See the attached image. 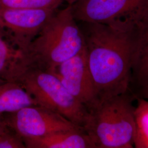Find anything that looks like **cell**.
Masks as SVG:
<instances>
[{"label":"cell","mask_w":148,"mask_h":148,"mask_svg":"<svg viewBox=\"0 0 148 148\" xmlns=\"http://www.w3.org/2000/svg\"><path fill=\"white\" fill-rule=\"evenodd\" d=\"M0 148H26L23 139L1 119Z\"/></svg>","instance_id":"cell-15"},{"label":"cell","mask_w":148,"mask_h":148,"mask_svg":"<svg viewBox=\"0 0 148 148\" xmlns=\"http://www.w3.org/2000/svg\"><path fill=\"white\" fill-rule=\"evenodd\" d=\"M142 93L144 97V98L148 99V85L143 87Z\"/></svg>","instance_id":"cell-16"},{"label":"cell","mask_w":148,"mask_h":148,"mask_svg":"<svg viewBox=\"0 0 148 148\" xmlns=\"http://www.w3.org/2000/svg\"><path fill=\"white\" fill-rule=\"evenodd\" d=\"M57 10H0V32L26 53L32 40Z\"/></svg>","instance_id":"cell-7"},{"label":"cell","mask_w":148,"mask_h":148,"mask_svg":"<svg viewBox=\"0 0 148 148\" xmlns=\"http://www.w3.org/2000/svg\"><path fill=\"white\" fill-rule=\"evenodd\" d=\"M64 0H0V10H57Z\"/></svg>","instance_id":"cell-14"},{"label":"cell","mask_w":148,"mask_h":148,"mask_svg":"<svg viewBox=\"0 0 148 148\" xmlns=\"http://www.w3.org/2000/svg\"><path fill=\"white\" fill-rule=\"evenodd\" d=\"M48 71L52 73L65 88L87 108L96 98L85 48L74 57Z\"/></svg>","instance_id":"cell-8"},{"label":"cell","mask_w":148,"mask_h":148,"mask_svg":"<svg viewBox=\"0 0 148 148\" xmlns=\"http://www.w3.org/2000/svg\"><path fill=\"white\" fill-rule=\"evenodd\" d=\"M27 148H94L95 144L84 128L53 133L23 140Z\"/></svg>","instance_id":"cell-10"},{"label":"cell","mask_w":148,"mask_h":148,"mask_svg":"<svg viewBox=\"0 0 148 148\" xmlns=\"http://www.w3.org/2000/svg\"><path fill=\"white\" fill-rule=\"evenodd\" d=\"M32 106L37 105L21 85L10 82L0 85V116Z\"/></svg>","instance_id":"cell-12"},{"label":"cell","mask_w":148,"mask_h":148,"mask_svg":"<svg viewBox=\"0 0 148 148\" xmlns=\"http://www.w3.org/2000/svg\"><path fill=\"white\" fill-rule=\"evenodd\" d=\"M147 7H148V3H147Z\"/></svg>","instance_id":"cell-19"},{"label":"cell","mask_w":148,"mask_h":148,"mask_svg":"<svg viewBox=\"0 0 148 148\" xmlns=\"http://www.w3.org/2000/svg\"><path fill=\"white\" fill-rule=\"evenodd\" d=\"M13 82L21 85L37 106L56 112L84 128L87 116L86 107L72 95L51 71L29 65Z\"/></svg>","instance_id":"cell-4"},{"label":"cell","mask_w":148,"mask_h":148,"mask_svg":"<svg viewBox=\"0 0 148 148\" xmlns=\"http://www.w3.org/2000/svg\"><path fill=\"white\" fill-rule=\"evenodd\" d=\"M1 119L23 140L82 127L58 114L38 106H29L16 112L2 115Z\"/></svg>","instance_id":"cell-6"},{"label":"cell","mask_w":148,"mask_h":148,"mask_svg":"<svg viewBox=\"0 0 148 148\" xmlns=\"http://www.w3.org/2000/svg\"><path fill=\"white\" fill-rule=\"evenodd\" d=\"M76 1H77V0H64V1L68 3V5H70L74 3Z\"/></svg>","instance_id":"cell-17"},{"label":"cell","mask_w":148,"mask_h":148,"mask_svg":"<svg viewBox=\"0 0 148 148\" xmlns=\"http://www.w3.org/2000/svg\"><path fill=\"white\" fill-rule=\"evenodd\" d=\"M143 88L148 85V7L132 29L131 77Z\"/></svg>","instance_id":"cell-9"},{"label":"cell","mask_w":148,"mask_h":148,"mask_svg":"<svg viewBox=\"0 0 148 148\" xmlns=\"http://www.w3.org/2000/svg\"><path fill=\"white\" fill-rule=\"evenodd\" d=\"M0 121H1V116H0Z\"/></svg>","instance_id":"cell-20"},{"label":"cell","mask_w":148,"mask_h":148,"mask_svg":"<svg viewBox=\"0 0 148 148\" xmlns=\"http://www.w3.org/2000/svg\"><path fill=\"white\" fill-rule=\"evenodd\" d=\"M134 117L136 132L134 146L137 148H148V99H138Z\"/></svg>","instance_id":"cell-13"},{"label":"cell","mask_w":148,"mask_h":148,"mask_svg":"<svg viewBox=\"0 0 148 148\" xmlns=\"http://www.w3.org/2000/svg\"><path fill=\"white\" fill-rule=\"evenodd\" d=\"M86 108L84 128L96 148L134 147L135 107L126 93L97 97Z\"/></svg>","instance_id":"cell-2"},{"label":"cell","mask_w":148,"mask_h":148,"mask_svg":"<svg viewBox=\"0 0 148 148\" xmlns=\"http://www.w3.org/2000/svg\"><path fill=\"white\" fill-rule=\"evenodd\" d=\"M83 33L72 13L71 5L56 11L26 51L29 65L49 70L81 52Z\"/></svg>","instance_id":"cell-3"},{"label":"cell","mask_w":148,"mask_h":148,"mask_svg":"<svg viewBox=\"0 0 148 148\" xmlns=\"http://www.w3.org/2000/svg\"><path fill=\"white\" fill-rule=\"evenodd\" d=\"M5 82H6L5 81L3 80V79H2L0 77V85H1V84H2L5 83Z\"/></svg>","instance_id":"cell-18"},{"label":"cell","mask_w":148,"mask_h":148,"mask_svg":"<svg viewBox=\"0 0 148 148\" xmlns=\"http://www.w3.org/2000/svg\"><path fill=\"white\" fill-rule=\"evenodd\" d=\"M147 3L148 0H77L71 8L77 22L131 30L147 8Z\"/></svg>","instance_id":"cell-5"},{"label":"cell","mask_w":148,"mask_h":148,"mask_svg":"<svg viewBox=\"0 0 148 148\" xmlns=\"http://www.w3.org/2000/svg\"><path fill=\"white\" fill-rule=\"evenodd\" d=\"M28 65L25 52L0 32V77L12 82Z\"/></svg>","instance_id":"cell-11"},{"label":"cell","mask_w":148,"mask_h":148,"mask_svg":"<svg viewBox=\"0 0 148 148\" xmlns=\"http://www.w3.org/2000/svg\"><path fill=\"white\" fill-rule=\"evenodd\" d=\"M96 97L127 93L131 79L132 29L78 22Z\"/></svg>","instance_id":"cell-1"}]
</instances>
